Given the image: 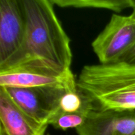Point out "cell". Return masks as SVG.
Returning a JSON list of instances; mask_svg holds the SVG:
<instances>
[{"label":"cell","mask_w":135,"mask_h":135,"mask_svg":"<svg viewBox=\"0 0 135 135\" xmlns=\"http://www.w3.org/2000/svg\"><path fill=\"white\" fill-rule=\"evenodd\" d=\"M26 20L25 38L19 50L0 71L18 67L49 69L71 73L70 39L51 0H21Z\"/></svg>","instance_id":"cell-1"},{"label":"cell","mask_w":135,"mask_h":135,"mask_svg":"<svg viewBox=\"0 0 135 135\" xmlns=\"http://www.w3.org/2000/svg\"><path fill=\"white\" fill-rule=\"evenodd\" d=\"M77 88L100 110L135 109V65L122 62L86 65Z\"/></svg>","instance_id":"cell-2"},{"label":"cell","mask_w":135,"mask_h":135,"mask_svg":"<svg viewBox=\"0 0 135 135\" xmlns=\"http://www.w3.org/2000/svg\"><path fill=\"white\" fill-rule=\"evenodd\" d=\"M135 41V21L130 16L113 14L92 47L100 64L117 61Z\"/></svg>","instance_id":"cell-3"},{"label":"cell","mask_w":135,"mask_h":135,"mask_svg":"<svg viewBox=\"0 0 135 135\" xmlns=\"http://www.w3.org/2000/svg\"><path fill=\"white\" fill-rule=\"evenodd\" d=\"M3 88L28 115L40 123L48 125L50 119L59 110L62 96L67 90L76 88L77 86Z\"/></svg>","instance_id":"cell-4"},{"label":"cell","mask_w":135,"mask_h":135,"mask_svg":"<svg viewBox=\"0 0 135 135\" xmlns=\"http://www.w3.org/2000/svg\"><path fill=\"white\" fill-rule=\"evenodd\" d=\"M26 32L21 0L0 1V66L21 47Z\"/></svg>","instance_id":"cell-5"},{"label":"cell","mask_w":135,"mask_h":135,"mask_svg":"<svg viewBox=\"0 0 135 135\" xmlns=\"http://www.w3.org/2000/svg\"><path fill=\"white\" fill-rule=\"evenodd\" d=\"M76 85V79L73 73H63L33 67H18L0 71V87L35 88Z\"/></svg>","instance_id":"cell-6"},{"label":"cell","mask_w":135,"mask_h":135,"mask_svg":"<svg viewBox=\"0 0 135 135\" xmlns=\"http://www.w3.org/2000/svg\"><path fill=\"white\" fill-rule=\"evenodd\" d=\"M48 126L28 115L0 87V135H46Z\"/></svg>","instance_id":"cell-7"},{"label":"cell","mask_w":135,"mask_h":135,"mask_svg":"<svg viewBox=\"0 0 135 135\" xmlns=\"http://www.w3.org/2000/svg\"><path fill=\"white\" fill-rule=\"evenodd\" d=\"M79 135H134V126L123 111L93 109L84 124L76 129Z\"/></svg>","instance_id":"cell-8"},{"label":"cell","mask_w":135,"mask_h":135,"mask_svg":"<svg viewBox=\"0 0 135 135\" xmlns=\"http://www.w3.org/2000/svg\"><path fill=\"white\" fill-rule=\"evenodd\" d=\"M54 5L60 7L97 8L121 12L131 8L133 0H51Z\"/></svg>","instance_id":"cell-9"},{"label":"cell","mask_w":135,"mask_h":135,"mask_svg":"<svg viewBox=\"0 0 135 135\" xmlns=\"http://www.w3.org/2000/svg\"><path fill=\"white\" fill-rule=\"evenodd\" d=\"M90 112L57 113L50 119L48 125H52L55 129L62 131H67L70 129H76L84 124L87 115Z\"/></svg>","instance_id":"cell-10"},{"label":"cell","mask_w":135,"mask_h":135,"mask_svg":"<svg viewBox=\"0 0 135 135\" xmlns=\"http://www.w3.org/2000/svg\"><path fill=\"white\" fill-rule=\"evenodd\" d=\"M116 62H122V63L135 65V41L131 47Z\"/></svg>","instance_id":"cell-11"},{"label":"cell","mask_w":135,"mask_h":135,"mask_svg":"<svg viewBox=\"0 0 135 135\" xmlns=\"http://www.w3.org/2000/svg\"><path fill=\"white\" fill-rule=\"evenodd\" d=\"M131 8L133 9V11H132V13L129 16H130L132 20L135 21V0H133V5H132Z\"/></svg>","instance_id":"cell-12"},{"label":"cell","mask_w":135,"mask_h":135,"mask_svg":"<svg viewBox=\"0 0 135 135\" xmlns=\"http://www.w3.org/2000/svg\"><path fill=\"white\" fill-rule=\"evenodd\" d=\"M46 135H52V134H50V133H46Z\"/></svg>","instance_id":"cell-13"},{"label":"cell","mask_w":135,"mask_h":135,"mask_svg":"<svg viewBox=\"0 0 135 135\" xmlns=\"http://www.w3.org/2000/svg\"><path fill=\"white\" fill-rule=\"evenodd\" d=\"M134 135H135V134H134Z\"/></svg>","instance_id":"cell-14"}]
</instances>
